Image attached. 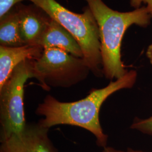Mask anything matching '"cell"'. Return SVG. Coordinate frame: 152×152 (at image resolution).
Wrapping results in <instances>:
<instances>
[{"instance_id":"cell-1","label":"cell","mask_w":152,"mask_h":152,"mask_svg":"<svg viewBox=\"0 0 152 152\" xmlns=\"http://www.w3.org/2000/svg\"><path fill=\"white\" fill-rule=\"evenodd\" d=\"M137 78L136 70L128 71L124 76L111 81L106 86L92 89L85 98L72 102H63L48 95L36 109V114L43 117L38 123L49 129L60 125L81 127L95 136L98 147H107L108 136L104 132L99 120L101 107L115 92L134 87Z\"/></svg>"},{"instance_id":"cell-2","label":"cell","mask_w":152,"mask_h":152,"mask_svg":"<svg viewBox=\"0 0 152 152\" xmlns=\"http://www.w3.org/2000/svg\"><path fill=\"white\" fill-rule=\"evenodd\" d=\"M98 24L102 69L105 78L113 81L128 72L121 59L125 33L132 25L147 27L152 18L145 6L127 12L114 10L103 0H85Z\"/></svg>"},{"instance_id":"cell-3","label":"cell","mask_w":152,"mask_h":152,"mask_svg":"<svg viewBox=\"0 0 152 152\" xmlns=\"http://www.w3.org/2000/svg\"><path fill=\"white\" fill-rule=\"evenodd\" d=\"M58 22L76 40L81 49L82 59L91 72L103 76L99 31L96 21L87 6L81 14L69 10L55 0H28Z\"/></svg>"},{"instance_id":"cell-4","label":"cell","mask_w":152,"mask_h":152,"mask_svg":"<svg viewBox=\"0 0 152 152\" xmlns=\"http://www.w3.org/2000/svg\"><path fill=\"white\" fill-rule=\"evenodd\" d=\"M33 78L45 91L69 88L85 80L91 71L82 58L58 49H44L32 61Z\"/></svg>"},{"instance_id":"cell-5","label":"cell","mask_w":152,"mask_h":152,"mask_svg":"<svg viewBox=\"0 0 152 152\" xmlns=\"http://www.w3.org/2000/svg\"><path fill=\"white\" fill-rule=\"evenodd\" d=\"M32 61L20 64L0 87V141L23 130L27 125L24 108V86L33 78Z\"/></svg>"},{"instance_id":"cell-6","label":"cell","mask_w":152,"mask_h":152,"mask_svg":"<svg viewBox=\"0 0 152 152\" xmlns=\"http://www.w3.org/2000/svg\"><path fill=\"white\" fill-rule=\"evenodd\" d=\"M49 129L27 124L20 132L1 141L0 152H59L51 140Z\"/></svg>"},{"instance_id":"cell-7","label":"cell","mask_w":152,"mask_h":152,"mask_svg":"<svg viewBox=\"0 0 152 152\" xmlns=\"http://www.w3.org/2000/svg\"><path fill=\"white\" fill-rule=\"evenodd\" d=\"M20 22V31L25 45L37 46L49 25L51 18L34 4L16 5Z\"/></svg>"},{"instance_id":"cell-8","label":"cell","mask_w":152,"mask_h":152,"mask_svg":"<svg viewBox=\"0 0 152 152\" xmlns=\"http://www.w3.org/2000/svg\"><path fill=\"white\" fill-rule=\"evenodd\" d=\"M44 49L36 45H26L18 47L0 46V87L7 81L20 64L27 60H36Z\"/></svg>"},{"instance_id":"cell-9","label":"cell","mask_w":152,"mask_h":152,"mask_svg":"<svg viewBox=\"0 0 152 152\" xmlns=\"http://www.w3.org/2000/svg\"><path fill=\"white\" fill-rule=\"evenodd\" d=\"M37 46L43 49H60L76 57H83L81 49L76 39L58 22L52 18Z\"/></svg>"},{"instance_id":"cell-10","label":"cell","mask_w":152,"mask_h":152,"mask_svg":"<svg viewBox=\"0 0 152 152\" xmlns=\"http://www.w3.org/2000/svg\"><path fill=\"white\" fill-rule=\"evenodd\" d=\"M0 46L18 47L26 45L20 31L19 15L17 7L0 18Z\"/></svg>"},{"instance_id":"cell-11","label":"cell","mask_w":152,"mask_h":152,"mask_svg":"<svg viewBox=\"0 0 152 152\" xmlns=\"http://www.w3.org/2000/svg\"><path fill=\"white\" fill-rule=\"evenodd\" d=\"M132 130L152 135V115L146 118H136L130 126Z\"/></svg>"},{"instance_id":"cell-12","label":"cell","mask_w":152,"mask_h":152,"mask_svg":"<svg viewBox=\"0 0 152 152\" xmlns=\"http://www.w3.org/2000/svg\"><path fill=\"white\" fill-rule=\"evenodd\" d=\"M24 0H0V18Z\"/></svg>"},{"instance_id":"cell-13","label":"cell","mask_w":152,"mask_h":152,"mask_svg":"<svg viewBox=\"0 0 152 152\" xmlns=\"http://www.w3.org/2000/svg\"><path fill=\"white\" fill-rule=\"evenodd\" d=\"M130 5L134 9L145 6L152 19V0H130Z\"/></svg>"},{"instance_id":"cell-14","label":"cell","mask_w":152,"mask_h":152,"mask_svg":"<svg viewBox=\"0 0 152 152\" xmlns=\"http://www.w3.org/2000/svg\"><path fill=\"white\" fill-rule=\"evenodd\" d=\"M102 152H151L144 151L142 150H138V149H134L132 148H127L126 150H121L114 148L113 147H106L104 148Z\"/></svg>"},{"instance_id":"cell-15","label":"cell","mask_w":152,"mask_h":152,"mask_svg":"<svg viewBox=\"0 0 152 152\" xmlns=\"http://www.w3.org/2000/svg\"><path fill=\"white\" fill-rule=\"evenodd\" d=\"M146 55L148 59L149 60L150 63L152 65V44L150 45L147 48Z\"/></svg>"}]
</instances>
